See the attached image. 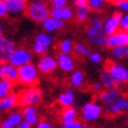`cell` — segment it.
<instances>
[{
  "label": "cell",
  "instance_id": "cell-1",
  "mask_svg": "<svg viewBox=\"0 0 128 128\" xmlns=\"http://www.w3.org/2000/svg\"><path fill=\"white\" fill-rule=\"evenodd\" d=\"M86 35H87L88 41L94 46H107L108 35L106 34L105 28H104V21L100 18H93L90 20V24L86 30Z\"/></svg>",
  "mask_w": 128,
  "mask_h": 128
},
{
  "label": "cell",
  "instance_id": "cell-2",
  "mask_svg": "<svg viewBox=\"0 0 128 128\" xmlns=\"http://www.w3.org/2000/svg\"><path fill=\"white\" fill-rule=\"evenodd\" d=\"M26 14L35 22H44L47 18L50 16V8L45 0H33L27 6Z\"/></svg>",
  "mask_w": 128,
  "mask_h": 128
},
{
  "label": "cell",
  "instance_id": "cell-3",
  "mask_svg": "<svg viewBox=\"0 0 128 128\" xmlns=\"http://www.w3.org/2000/svg\"><path fill=\"white\" fill-rule=\"evenodd\" d=\"M39 80V70L38 66H34L33 64H26L24 66L19 67V79L18 81L22 86L32 87Z\"/></svg>",
  "mask_w": 128,
  "mask_h": 128
},
{
  "label": "cell",
  "instance_id": "cell-4",
  "mask_svg": "<svg viewBox=\"0 0 128 128\" xmlns=\"http://www.w3.org/2000/svg\"><path fill=\"white\" fill-rule=\"evenodd\" d=\"M102 114V107L100 104L88 101L81 107V119L85 122H93L96 121Z\"/></svg>",
  "mask_w": 128,
  "mask_h": 128
},
{
  "label": "cell",
  "instance_id": "cell-5",
  "mask_svg": "<svg viewBox=\"0 0 128 128\" xmlns=\"http://www.w3.org/2000/svg\"><path fill=\"white\" fill-rule=\"evenodd\" d=\"M42 93L36 87H28L19 94V105L21 106H33L41 100Z\"/></svg>",
  "mask_w": 128,
  "mask_h": 128
},
{
  "label": "cell",
  "instance_id": "cell-6",
  "mask_svg": "<svg viewBox=\"0 0 128 128\" xmlns=\"http://www.w3.org/2000/svg\"><path fill=\"white\" fill-rule=\"evenodd\" d=\"M31 61H32V53L25 47L16 48L13 50V53L11 54L10 59H8V62L14 65L18 68L24 66V65H26V64H30Z\"/></svg>",
  "mask_w": 128,
  "mask_h": 128
},
{
  "label": "cell",
  "instance_id": "cell-7",
  "mask_svg": "<svg viewBox=\"0 0 128 128\" xmlns=\"http://www.w3.org/2000/svg\"><path fill=\"white\" fill-rule=\"evenodd\" d=\"M108 73L113 76L116 82H128V68L121 65V64H110L107 68Z\"/></svg>",
  "mask_w": 128,
  "mask_h": 128
},
{
  "label": "cell",
  "instance_id": "cell-8",
  "mask_svg": "<svg viewBox=\"0 0 128 128\" xmlns=\"http://www.w3.org/2000/svg\"><path fill=\"white\" fill-rule=\"evenodd\" d=\"M56 67H58V60L52 55H41V58L38 61V70L44 74L52 73L53 70H55Z\"/></svg>",
  "mask_w": 128,
  "mask_h": 128
},
{
  "label": "cell",
  "instance_id": "cell-9",
  "mask_svg": "<svg viewBox=\"0 0 128 128\" xmlns=\"http://www.w3.org/2000/svg\"><path fill=\"white\" fill-rule=\"evenodd\" d=\"M0 76L10 81H18L19 79V68L10 62H2L0 66Z\"/></svg>",
  "mask_w": 128,
  "mask_h": 128
},
{
  "label": "cell",
  "instance_id": "cell-10",
  "mask_svg": "<svg viewBox=\"0 0 128 128\" xmlns=\"http://www.w3.org/2000/svg\"><path fill=\"white\" fill-rule=\"evenodd\" d=\"M119 99H120V92L115 88H106L105 90L100 92V94H99V101H100V104L107 106V107L113 105Z\"/></svg>",
  "mask_w": 128,
  "mask_h": 128
},
{
  "label": "cell",
  "instance_id": "cell-11",
  "mask_svg": "<svg viewBox=\"0 0 128 128\" xmlns=\"http://www.w3.org/2000/svg\"><path fill=\"white\" fill-rule=\"evenodd\" d=\"M1 1H4L8 10V13L12 16H19L27 11L28 5L26 4V0H1Z\"/></svg>",
  "mask_w": 128,
  "mask_h": 128
},
{
  "label": "cell",
  "instance_id": "cell-12",
  "mask_svg": "<svg viewBox=\"0 0 128 128\" xmlns=\"http://www.w3.org/2000/svg\"><path fill=\"white\" fill-rule=\"evenodd\" d=\"M128 45V32L127 31H118L116 33H114L112 35H108L107 39V46L113 48L116 46H124Z\"/></svg>",
  "mask_w": 128,
  "mask_h": 128
},
{
  "label": "cell",
  "instance_id": "cell-13",
  "mask_svg": "<svg viewBox=\"0 0 128 128\" xmlns=\"http://www.w3.org/2000/svg\"><path fill=\"white\" fill-rule=\"evenodd\" d=\"M14 50H16L14 42L1 35L0 36V59H1V61H8V59Z\"/></svg>",
  "mask_w": 128,
  "mask_h": 128
},
{
  "label": "cell",
  "instance_id": "cell-14",
  "mask_svg": "<svg viewBox=\"0 0 128 128\" xmlns=\"http://www.w3.org/2000/svg\"><path fill=\"white\" fill-rule=\"evenodd\" d=\"M50 16L62 20V21H66V20H70L73 18V11H72V8L67 7V6H62V7L53 6L50 8Z\"/></svg>",
  "mask_w": 128,
  "mask_h": 128
},
{
  "label": "cell",
  "instance_id": "cell-15",
  "mask_svg": "<svg viewBox=\"0 0 128 128\" xmlns=\"http://www.w3.org/2000/svg\"><path fill=\"white\" fill-rule=\"evenodd\" d=\"M104 28H105V32L107 35L114 34L121 30V20L115 14H113L104 21Z\"/></svg>",
  "mask_w": 128,
  "mask_h": 128
},
{
  "label": "cell",
  "instance_id": "cell-16",
  "mask_svg": "<svg viewBox=\"0 0 128 128\" xmlns=\"http://www.w3.org/2000/svg\"><path fill=\"white\" fill-rule=\"evenodd\" d=\"M56 60H58V67L64 72H72L75 67V61L70 56V54L59 53Z\"/></svg>",
  "mask_w": 128,
  "mask_h": 128
},
{
  "label": "cell",
  "instance_id": "cell-17",
  "mask_svg": "<svg viewBox=\"0 0 128 128\" xmlns=\"http://www.w3.org/2000/svg\"><path fill=\"white\" fill-rule=\"evenodd\" d=\"M24 120V115L21 112H11L5 118L1 126L5 128H16Z\"/></svg>",
  "mask_w": 128,
  "mask_h": 128
},
{
  "label": "cell",
  "instance_id": "cell-18",
  "mask_svg": "<svg viewBox=\"0 0 128 128\" xmlns=\"http://www.w3.org/2000/svg\"><path fill=\"white\" fill-rule=\"evenodd\" d=\"M18 105H19V95L11 93L7 96L1 98V100H0V110L1 112H7V110L13 109Z\"/></svg>",
  "mask_w": 128,
  "mask_h": 128
},
{
  "label": "cell",
  "instance_id": "cell-19",
  "mask_svg": "<svg viewBox=\"0 0 128 128\" xmlns=\"http://www.w3.org/2000/svg\"><path fill=\"white\" fill-rule=\"evenodd\" d=\"M109 114H119V113H124V112H128V99L124 98H120L118 101H115L113 105L107 107Z\"/></svg>",
  "mask_w": 128,
  "mask_h": 128
},
{
  "label": "cell",
  "instance_id": "cell-20",
  "mask_svg": "<svg viewBox=\"0 0 128 128\" xmlns=\"http://www.w3.org/2000/svg\"><path fill=\"white\" fill-rule=\"evenodd\" d=\"M74 101H75V96H74L73 90H70V89H67L65 92L60 93L58 96V104L64 108L72 107L74 105Z\"/></svg>",
  "mask_w": 128,
  "mask_h": 128
},
{
  "label": "cell",
  "instance_id": "cell-21",
  "mask_svg": "<svg viewBox=\"0 0 128 128\" xmlns=\"http://www.w3.org/2000/svg\"><path fill=\"white\" fill-rule=\"evenodd\" d=\"M42 27L46 32L52 33V32H55V31H58V30H61L64 27V21L59 19H55L53 16H50V18H47L42 22Z\"/></svg>",
  "mask_w": 128,
  "mask_h": 128
},
{
  "label": "cell",
  "instance_id": "cell-22",
  "mask_svg": "<svg viewBox=\"0 0 128 128\" xmlns=\"http://www.w3.org/2000/svg\"><path fill=\"white\" fill-rule=\"evenodd\" d=\"M22 115H24V120L28 121L33 126L40 121L38 112H36L34 106H25V108L22 109Z\"/></svg>",
  "mask_w": 128,
  "mask_h": 128
},
{
  "label": "cell",
  "instance_id": "cell-23",
  "mask_svg": "<svg viewBox=\"0 0 128 128\" xmlns=\"http://www.w3.org/2000/svg\"><path fill=\"white\" fill-rule=\"evenodd\" d=\"M76 116H78V112L76 109L72 107H66V108L62 109L61 112V122L64 124H72L74 121H76Z\"/></svg>",
  "mask_w": 128,
  "mask_h": 128
},
{
  "label": "cell",
  "instance_id": "cell-24",
  "mask_svg": "<svg viewBox=\"0 0 128 128\" xmlns=\"http://www.w3.org/2000/svg\"><path fill=\"white\" fill-rule=\"evenodd\" d=\"M100 82L105 88H115L116 81L113 79V76L108 73V70H101L100 72Z\"/></svg>",
  "mask_w": 128,
  "mask_h": 128
},
{
  "label": "cell",
  "instance_id": "cell-25",
  "mask_svg": "<svg viewBox=\"0 0 128 128\" xmlns=\"http://www.w3.org/2000/svg\"><path fill=\"white\" fill-rule=\"evenodd\" d=\"M70 81L74 87L81 88L84 86V84H85V74L82 73L81 70H74L73 73L70 74Z\"/></svg>",
  "mask_w": 128,
  "mask_h": 128
},
{
  "label": "cell",
  "instance_id": "cell-26",
  "mask_svg": "<svg viewBox=\"0 0 128 128\" xmlns=\"http://www.w3.org/2000/svg\"><path fill=\"white\" fill-rule=\"evenodd\" d=\"M112 56L116 60L128 58V45L124 46H116L112 48Z\"/></svg>",
  "mask_w": 128,
  "mask_h": 128
},
{
  "label": "cell",
  "instance_id": "cell-27",
  "mask_svg": "<svg viewBox=\"0 0 128 128\" xmlns=\"http://www.w3.org/2000/svg\"><path fill=\"white\" fill-rule=\"evenodd\" d=\"M13 89V81L1 79L0 80V98H5L12 93Z\"/></svg>",
  "mask_w": 128,
  "mask_h": 128
},
{
  "label": "cell",
  "instance_id": "cell-28",
  "mask_svg": "<svg viewBox=\"0 0 128 128\" xmlns=\"http://www.w3.org/2000/svg\"><path fill=\"white\" fill-rule=\"evenodd\" d=\"M58 48H59V50H60V53L70 54V52L74 50V45L70 39H64L58 44Z\"/></svg>",
  "mask_w": 128,
  "mask_h": 128
},
{
  "label": "cell",
  "instance_id": "cell-29",
  "mask_svg": "<svg viewBox=\"0 0 128 128\" xmlns=\"http://www.w3.org/2000/svg\"><path fill=\"white\" fill-rule=\"evenodd\" d=\"M35 41L47 45V46H50L52 42H53V38L48 34V32H40V33L35 35Z\"/></svg>",
  "mask_w": 128,
  "mask_h": 128
},
{
  "label": "cell",
  "instance_id": "cell-30",
  "mask_svg": "<svg viewBox=\"0 0 128 128\" xmlns=\"http://www.w3.org/2000/svg\"><path fill=\"white\" fill-rule=\"evenodd\" d=\"M74 52H75L76 55H80V56H87V55L90 54L89 48L86 46L85 44H81V42L74 45Z\"/></svg>",
  "mask_w": 128,
  "mask_h": 128
},
{
  "label": "cell",
  "instance_id": "cell-31",
  "mask_svg": "<svg viewBox=\"0 0 128 128\" xmlns=\"http://www.w3.org/2000/svg\"><path fill=\"white\" fill-rule=\"evenodd\" d=\"M89 10L90 8H79L75 10V19L79 22H85L89 14Z\"/></svg>",
  "mask_w": 128,
  "mask_h": 128
},
{
  "label": "cell",
  "instance_id": "cell-32",
  "mask_svg": "<svg viewBox=\"0 0 128 128\" xmlns=\"http://www.w3.org/2000/svg\"><path fill=\"white\" fill-rule=\"evenodd\" d=\"M48 50H50V46L44 45V44H41V42H36V41H35L34 45H33V52L38 55H45Z\"/></svg>",
  "mask_w": 128,
  "mask_h": 128
},
{
  "label": "cell",
  "instance_id": "cell-33",
  "mask_svg": "<svg viewBox=\"0 0 128 128\" xmlns=\"http://www.w3.org/2000/svg\"><path fill=\"white\" fill-rule=\"evenodd\" d=\"M106 0H88V5L93 11H101L105 6Z\"/></svg>",
  "mask_w": 128,
  "mask_h": 128
},
{
  "label": "cell",
  "instance_id": "cell-34",
  "mask_svg": "<svg viewBox=\"0 0 128 128\" xmlns=\"http://www.w3.org/2000/svg\"><path fill=\"white\" fill-rule=\"evenodd\" d=\"M113 1L120 11L128 13V0H113Z\"/></svg>",
  "mask_w": 128,
  "mask_h": 128
},
{
  "label": "cell",
  "instance_id": "cell-35",
  "mask_svg": "<svg viewBox=\"0 0 128 128\" xmlns=\"http://www.w3.org/2000/svg\"><path fill=\"white\" fill-rule=\"evenodd\" d=\"M59 128H87V126L76 120V121H74V122H72V124H62Z\"/></svg>",
  "mask_w": 128,
  "mask_h": 128
},
{
  "label": "cell",
  "instance_id": "cell-36",
  "mask_svg": "<svg viewBox=\"0 0 128 128\" xmlns=\"http://www.w3.org/2000/svg\"><path fill=\"white\" fill-rule=\"evenodd\" d=\"M73 5L75 10L79 8H90L88 5V0H73Z\"/></svg>",
  "mask_w": 128,
  "mask_h": 128
},
{
  "label": "cell",
  "instance_id": "cell-37",
  "mask_svg": "<svg viewBox=\"0 0 128 128\" xmlns=\"http://www.w3.org/2000/svg\"><path fill=\"white\" fill-rule=\"evenodd\" d=\"M88 59L90 60V62L96 64V65L102 61V56H101V54L100 53H98V52H92V53L88 55Z\"/></svg>",
  "mask_w": 128,
  "mask_h": 128
},
{
  "label": "cell",
  "instance_id": "cell-38",
  "mask_svg": "<svg viewBox=\"0 0 128 128\" xmlns=\"http://www.w3.org/2000/svg\"><path fill=\"white\" fill-rule=\"evenodd\" d=\"M121 30L128 32V13H124L121 19Z\"/></svg>",
  "mask_w": 128,
  "mask_h": 128
},
{
  "label": "cell",
  "instance_id": "cell-39",
  "mask_svg": "<svg viewBox=\"0 0 128 128\" xmlns=\"http://www.w3.org/2000/svg\"><path fill=\"white\" fill-rule=\"evenodd\" d=\"M35 128H52V124L47 120H41L35 124Z\"/></svg>",
  "mask_w": 128,
  "mask_h": 128
},
{
  "label": "cell",
  "instance_id": "cell-40",
  "mask_svg": "<svg viewBox=\"0 0 128 128\" xmlns=\"http://www.w3.org/2000/svg\"><path fill=\"white\" fill-rule=\"evenodd\" d=\"M67 1L68 0H50V2L53 6H58V7H62V6H66Z\"/></svg>",
  "mask_w": 128,
  "mask_h": 128
},
{
  "label": "cell",
  "instance_id": "cell-41",
  "mask_svg": "<svg viewBox=\"0 0 128 128\" xmlns=\"http://www.w3.org/2000/svg\"><path fill=\"white\" fill-rule=\"evenodd\" d=\"M8 13V10L6 7V5L4 4V1L0 0V16H5Z\"/></svg>",
  "mask_w": 128,
  "mask_h": 128
},
{
  "label": "cell",
  "instance_id": "cell-42",
  "mask_svg": "<svg viewBox=\"0 0 128 128\" xmlns=\"http://www.w3.org/2000/svg\"><path fill=\"white\" fill-rule=\"evenodd\" d=\"M32 126H33V124H31L28 121L22 120V121H21V124H20L16 128H32Z\"/></svg>",
  "mask_w": 128,
  "mask_h": 128
},
{
  "label": "cell",
  "instance_id": "cell-43",
  "mask_svg": "<svg viewBox=\"0 0 128 128\" xmlns=\"http://www.w3.org/2000/svg\"><path fill=\"white\" fill-rule=\"evenodd\" d=\"M102 87H104V86H102L101 82H95V84L93 85V89L95 90V92H100Z\"/></svg>",
  "mask_w": 128,
  "mask_h": 128
},
{
  "label": "cell",
  "instance_id": "cell-44",
  "mask_svg": "<svg viewBox=\"0 0 128 128\" xmlns=\"http://www.w3.org/2000/svg\"><path fill=\"white\" fill-rule=\"evenodd\" d=\"M0 128H5V127H2V126H0Z\"/></svg>",
  "mask_w": 128,
  "mask_h": 128
},
{
  "label": "cell",
  "instance_id": "cell-45",
  "mask_svg": "<svg viewBox=\"0 0 128 128\" xmlns=\"http://www.w3.org/2000/svg\"><path fill=\"white\" fill-rule=\"evenodd\" d=\"M106 1H109V0H106Z\"/></svg>",
  "mask_w": 128,
  "mask_h": 128
}]
</instances>
